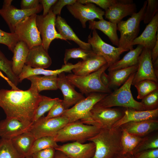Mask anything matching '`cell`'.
Instances as JSON below:
<instances>
[{
	"label": "cell",
	"mask_w": 158,
	"mask_h": 158,
	"mask_svg": "<svg viewBox=\"0 0 158 158\" xmlns=\"http://www.w3.org/2000/svg\"><path fill=\"white\" fill-rule=\"evenodd\" d=\"M42 95L30 87L26 90H0V107L7 117L32 122L36 109Z\"/></svg>",
	"instance_id": "6da1fadb"
},
{
	"label": "cell",
	"mask_w": 158,
	"mask_h": 158,
	"mask_svg": "<svg viewBox=\"0 0 158 158\" xmlns=\"http://www.w3.org/2000/svg\"><path fill=\"white\" fill-rule=\"evenodd\" d=\"M122 132L120 127L101 128L97 134L88 139L95 145V153L92 158H115L121 153Z\"/></svg>",
	"instance_id": "7a4b0ae2"
},
{
	"label": "cell",
	"mask_w": 158,
	"mask_h": 158,
	"mask_svg": "<svg viewBox=\"0 0 158 158\" xmlns=\"http://www.w3.org/2000/svg\"><path fill=\"white\" fill-rule=\"evenodd\" d=\"M135 73L132 74L120 88L108 94L94 106L104 108L119 107L138 111L145 110L141 102L134 99L131 92V86Z\"/></svg>",
	"instance_id": "3957f363"
},
{
	"label": "cell",
	"mask_w": 158,
	"mask_h": 158,
	"mask_svg": "<svg viewBox=\"0 0 158 158\" xmlns=\"http://www.w3.org/2000/svg\"><path fill=\"white\" fill-rule=\"evenodd\" d=\"M147 4L144 1L142 7L125 21L122 20L117 24V30L120 33L119 47L130 51L133 49L132 44L138 37L140 31V24L143 20Z\"/></svg>",
	"instance_id": "277c9868"
},
{
	"label": "cell",
	"mask_w": 158,
	"mask_h": 158,
	"mask_svg": "<svg viewBox=\"0 0 158 158\" xmlns=\"http://www.w3.org/2000/svg\"><path fill=\"white\" fill-rule=\"evenodd\" d=\"M101 129L78 120L67 124L58 132L54 140L56 142L74 141L83 143L96 135Z\"/></svg>",
	"instance_id": "5b68a950"
},
{
	"label": "cell",
	"mask_w": 158,
	"mask_h": 158,
	"mask_svg": "<svg viewBox=\"0 0 158 158\" xmlns=\"http://www.w3.org/2000/svg\"><path fill=\"white\" fill-rule=\"evenodd\" d=\"M109 66L107 63L90 74L79 76L70 73L66 75V77L73 85L77 87L83 93L88 95L92 92L109 94L112 92L110 88L104 85L100 79L101 74Z\"/></svg>",
	"instance_id": "8992f818"
},
{
	"label": "cell",
	"mask_w": 158,
	"mask_h": 158,
	"mask_svg": "<svg viewBox=\"0 0 158 158\" xmlns=\"http://www.w3.org/2000/svg\"><path fill=\"white\" fill-rule=\"evenodd\" d=\"M125 110L119 108H104L94 106L89 116L80 121L83 123L101 128L110 129L123 116Z\"/></svg>",
	"instance_id": "52a82bcc"
},
{
	"label": "cell",
	"mask_w": 158,
	"mask_h": 158,
	"mask_svg": "<svg viewBox=\"0 0 158 158\" xmlns=\"http://www.w3.org/2000/svg\"><path fill=\"white\" fill-rule=\"evenodd\" d=\"M37 14L28 17L16 24L14 33L19 41L26 44L29 49L42 44L40 33L36 25Z\"/></svg>",
	"instance_id": "ba28073f"
},
{
	"label": "cell",
	"mask_w": 158,
	"mask_h": 158,
	"mask_svg": "<svg viewBox=\"0 0 158 158\" xmlns=\"http://www.w3.org/2000/svg\"><path fill=\"white\" fill-rule=\"evenodd\" d=\"M108 94L92 92L72 107L65 110L61 116L66 117L71 123L87 118L94 106Z\"/></svg>",
	"instance_id": "9c48e42d"
},
{
	"label": "cell",
	"mask_w": 158,
	"mask_h": 158,
	"mask_svg": "<svg viewBox=\"0 0 158 158\" xmlns=\"http://www.w3.org/2000/svg\"><path fill=\"white\" fill-rule=\"evenodd\" d=\"M87 43L90 44L92 50L95 54L103 57L105 59L109 66L119 60L121 55L127 51L105 42L95 30H92V36L91 34L88 36Z\"/></svg>",
	"instance_id": "30bf717a"
},
{
	"label": "cell",
	"mask_w": 158,
	"mask_h": 158,
	"mask_svg": "<svg viewBox=\"0 0 158 158\" xmlns=\"http://www.w3.org/2000/svg\"><path fill=\"white\" fill-rule=\"evenodd\" d=\"M68 123V119L63 116L48 118L42 116L33 123L30 131L36 139L44 137H54Z\"/></svg>",
	"instance_id": "8fae6325"
},
{
	"label": "cell",
	"mask_w": 158,
	"mask_h": 158,
	"mask_svg": "<svg viewBox=\"0 0 158 158\" xmlns=\"http://www.w3.org/2000/svg\"><path fill=\"white\" fill-rule=\"evenodd\" d=\"M56 17L51 9L45 16L42 15H37L36 23L40 33L42 45L48 51L51 42L55 39L63 40L58 32L55 25Z\"/></svg>",
	"instance_id": "7c38bea8"
},
{
	"label": "cell",
	"mask_w": 158,
	"mask_h": 158,
	"mask_svg": "<svg viewBox=\"0 0 158 158\" xmlns=\"http://www.w3.org/2000/svg\"><path fill=\"white\" fill-rule=\"evenodd\" d=\"M13 0H5L0 9V15L8 25L11 32L14 33L16 25L26 18L37 14L43 9L41 5L38 7L29 10L18 9L11 5Z\"/></svg>",
	"instance_id": "4fadbf2b"
},
{
	"label": "cell",
	"mask_w": 158,
	"mask_h": 158,
	"mask_svg": "<svg viewBox=\"0 0 158 158\" xmlns=\"http://www.w3.org/2000/svg\"><path fill=\"white\" fill-rule=\"evenodd\" d=\"M71 13L80 21L82 27H86V23L88 21L94 20L97 18L99 20L103 19L105 11L95 4L87 3L83 5L77 1L73 4L66 6Z\"/></svg>",
	"instance_id": "5bb4252c"
},
{
	"label": "cell",
	"mask_w": 158,
	"mask_h": 158,
	"mask_svg": "<svg viewBox=\"0 0 158 158\" xmlns=\"http://www.w3.org/2000/svg\"><path fill=\"white\" fill-rule=\"evenodd\" d=\"M151 50L143 48L138 59V69L135 73L132 85L144 80L158 83V78L153 68L151 56Z\"/></svg>",
	"instance_id": "9a60e30c"
},
{
	"label": "cell",
	"mask_w": 158,
	"mask_h": 158,
	"mask_svg": "<svg viewBox=\"0 0 158 158\" xmlns=\"http://www.w3.org/2000/svg\"><path fill=\"white\" fill-rule=\"evenodd\" d=\"M32 123L15 118L6 117L0 121V137L11 140L24 133L30 131Z\"/></svg>",
	"instance_id": "2e32d148"
},
{
	"label": "cell",
	"mask_w": 158,
	"mask_h": 158,
	"mask_svg": "<svg viewBox=\"0 0 158 158\" xmlns=\"http://www.w3.org/2000/svg\"><path fill=\"white\" fill-rule=\"evenodd\" d=\"M136 12V5L133 0H117L105 11L104 15L109 21L117 24L124 18Z\"/></svg>",
	"instance_id": "e0dca14e"
},
{
	"label": "cell",
	"mask_w": 158,
	"mask_h": 158,
	"mask_svg": "<svg viewBox=\"0 0 158 158\" xmlns=\"http://www.w3.org/2000/svg\"><path fill=\"white\" fill-rule=\"evenodd\" d=\"M95 149V145L93 142L83 144L77 141L58 145L55 148L69 158H92L94 154Z\"/></svg>",
	"instance_id": "ac0fdd59"
},
{
	"label": "cell",
	"mask_w": 158,
	"mask_h": 158,
	"mask_svg": "<svg viewBox=\"0 0 158 158\" xmlns=\"http://www.w3.org/2000/svg\"><path fill=\"white\" fill-rule=\"evenodd\" d=\"M58 87L61 91L63 96L62 103L65 110L75 105L85 97L77 92L73 85L68 80L65 72L58 75Z\"/></svg>",
	"instance_id": "d6986e66"
},
{
	"label": "cell",
	"mask_w": 158,
	"mask_h": 158,
	"mask_svg": "<svg viewBox=\"0 0 158 158\" xmlns=\"http://www.w3.org/2000/svg\"><path fill=\"white\" fill-rule=\"evenodd\" d=\"M158 12L146 26L142 34L133 41L132 44L140 45L152 50L158 41Z\"/></svg>",
	"instance_id": "ffe728a7"
},
{
	"label": "cell",
	"mask_w": 158,
	"mask_h": 158,
	"mask_svg": "<svg viewBox=\"0 0 158 158\" xmlns=\"http://www.w3.org/2000/svg\"><path fill=\"white\" fill-rule=\"evenodd\" d=\"M120 127L131 134L141 137L158 130V120L157 119L129 122Z\"/></svg>",
	"instance_id": "44dd1931"
},
{
	"label": "cell",
	"mask_w": 158,
	"mask_h": 158,
	"mask_svg": "<svg viewBox=\"0 0 158 158\" xmlns=\"http://www.w3.org/2000/svg\"><path fill=\"white\" fill-rule=\"evenodd\" d=\"M51 63L48 51L42 44L29 49L25 65L34 68L45 69L49 67Z\"/></svg>",
	"instance_id": "7402d4cb"
},
{
	"label": "cell",
	"mask_w": 158,
	"mask_h": 158,
	"mask_svg": "<svg viewBox=\"0 0 158 158\" xmlns=\"http://www.w3.org/2000/svg\"><path fill=\"white\" fill-rule=\"evenodd\" d=\"M79 63L75 64L68 63L62 65L61 68L54 70L45 69L41 68H34L25 65L21 73L18 76L19 83L24 79L33 75H57L62 72L71 73L72 70L78 67Z\"/></svg>",
	"instance_id": "603a6c76"
},
{
	"label": "cell",
	"mask_w": 158,
	"mask_h": 158,
	"mask_svg": "<svg viewBox=\"0 0 158 158\" xmlns=\"http://www.w3.org/2000/svg\"><path fill=\"white\" fill-rule=\"evenodd\" d=\"M158 117V108L153 110L143 111L126 109L123 117L114 124L112 128L120 127L129 122L157 119Z\"/></svg>",
	"instance_id": "cb8c5ba5"
},
{
	"label": "cell",
	"mask_w": 158,
	"mask_h": 158,
	"mask_svg": "<svg viewBox=\"0 0 158 158\" xmlns=\"http://www.w3.org/2000/svg\"><path fill=\"white\" fill-rule=\"evenodd\" d=\"M55 25L58 32L63 38L64 40L73 41L83 49L87 50H92L90 44L81 40L65 20L60 16H58L56 18Z\"/></svg>",
	"instance_id": "d4e9b609"
},
{
	"label": "cell",
	"mask_w": 158,
	"mask_h": 158,
	"mask_svg": "<svg viewBox=\"0 0 158 158\" xmlns=\"http://www.w3.org/2000/svg\"><path fill=\"white\" fill-rule=\"evenodd\" d=\"M107 63L103 57L95 54L87 59L80 61V64L72 71L75 75H85L96 71Z\"/></svg>",
	"instance_id": "484cf974"
},
{
	"label": "cell",
	"mask_w": 158,
	"mask_h": 158,
	"mask_svg": "<svg viewBox=\"0 0 158 158\" xmlns=\"http://www.w3.org/2000/svg\"><path fill=\"white\" fill-rule=\"evenodd\" d=\"M29 49L26 44L21 41L17 43L14 49L12 61V70L18 77L25 65Z\"/></svg>",
	"instance_id": "4316f807"
},
{
	"label": "cell",
	"mask_w": 158,
	"mask_h": 158,
	"mask_svg": "<svg viewBox=\"0 0 158 158\" xmlns=\"http://www.w3.org/2000/svg\"><path fill=\"white\" fill-rule=\"evenodd\" d=\"M89 29H98L106 35L113 44L118 47L119 39L117 34V24L104 19L98 21H89Z\"/></svg>",
	"instance_id": "83f0119b"
},
{
	"label": "cell",
	"mask_w": 158,
	"mask_h": 158,
	"mask_svg": "<svg viewBox=\"0 0 158 158\" xmlns=\"http://www.w3.org/2000/svg\"><path fill=\"white\" fill-rule=\"evenodd\" d=\"M31 83L30 87L38 93L43 90H56L58 89L57 75H33L26 78Z\"/></svg>",
	"instance_id": "f1b7e54d"
},
{
	"label": "cell",
	"mask_w": 158,
	"mask_h": 158,
	"mask_svg": "<svg viewBox=\"0 0 158 158\" xmlns=\"http://www.w3.org/2000/svg\"><path fill=\"white\" fill-rule=\"evenodd\" d=\"M36 139L30 131L23 133L11 139L15 148L25 158L28 157Z\"/></svg>",
	"instance_id": "f546056e"
},
{
	"label": "cell",
	"mask_w": 158,
	"mask_h": 158,
	"mask_svg": "<svg viewBox=\"0 0 158 158\" xmlns=\"http://www.w3.org/2000/svg\"><path fill=\"white\" fill-rule=\"evenodd\" d=\"M140 45H138L135 49L130 50L121 60L109 66V71L127 68L138 64L139 57L143 49Z\"/></svg>",
	"instance_id": "4dcf8cb0"
},
{
	"label": "cell",
	"mask_w": 158,
	"mask_h": 158,
	"mask_svg": "<svg viewBox=\"0 0 158 158\" xmlns=\"http://www.w3.org/2000/svg\"><path fill=\"white\" fill-rule=\"evenodd\" d=\"M138 64L130 67L109 71L108 74L109 79V87L120 86L127 80L130 75L137 71Z\"/></svg>",
	"instance_id": "1f68e13d"
},
{
	"label": "cell",
	"mask_w": 158,
	"mask_h": 158,
	"mask_svg": "<svg viewBox=\"0 0 158 158\" xmlns=\"http://www.w3.org/2000/svg\"><path fill=\"white\" fill-rule=\"evenodd\" d=\"M142 138H143L131 134L122 129L121 137L122 149L121 153L123 154H129L132 155L133 151Z\"/></svg>",
	"instance_id": "d6a6232c"
},
{
	"label": "cell",
	"mask_w": 158,
	"mask_h": 158,
	"mask_svg": "<svg viewBox=\"0 0 158 158\" xmlns=\"http://www.w3.org/2000/svg\"><path fill=\"white\" fill-rule=\"evenodd\" d=\"M0 158H25L15 148L11 139H0Z\"/></svg>",
	"instance_id": "836d02e7"
},
{
	"label": "cell",
	"mask_w": 158,
	"mask_h": 158,
	"mask_svg": "<svg viewBox=\"0 0 158 158\" xmlns=\"http://www.w3.org/2000/svg\"><path fill=\"white\" fill-rule=\"evenodd\" d=\"M158 149V133L149 134L143 138L142 140L133 151L132 155L142 151Z\"/></svg>",
	"instance_id": "e575fe53"
},
{
	"label": "cell",
	"mask_w": 158,
	"mask_h": 158,
	"mask_svg": "<svg viewBox=\"0 0 158 158\" xmlns=\"http://www.w3.org/2000/svg\"><path fill=\"white\" fill-rule=\"evenodd\" d=\"M12 67V61L8 60L0 50V70L6 74L10 82L16 87L19 83L18 77L13 73Z\"/></svg>",
	"instance_id": "d590c367"
},
{
	"label": "cell",
	"mask_w": 158,
	"mask_h": 158,
	"mask_svg": "<svg viewBox=\"0 0 158 158\" xmlns=\"http://www.w3.org/2000/svg\"><path fill=\"white\" fill-rule=\"evenodd\" d=\"M59 99L58 98H51L42 95V99L36 109L33 123L42 117L46 112L49 111L53 105Z\"/></svg>",
	"instance_id": "8d00e7d4"
},
{
	"label": "cell",
	"mask_w": 158,
	"mask_h": 158,
	"mask_svg": "<svg viewBox=\"0 0 158 158\" xmlns=\"http://www.w3.org/2000/svg\"><path fill=\"white\" fill-rule=\"evenodd\" d=\"M138 91L137 98L142 99L152 92L158 89V83L150 80H144L134 85Z\"/></svg>",
	"instance_id": "74e56055"
},
{
	"label": "cell",
	"mask_w": 158,
	"mask_h": 158,
	"mask_svg": "<svg viewBox=\"0 0 158 158\" xmlns=\"http://www.w3.org/2000/svg\"><path fill=\"white\" fill-rule=\"evenodd\" d=\"M95 53L92 50H87L80 47L66 49L63 59L64 64L71 59L80 58L85 60L90 58Z\"/></svg>",
	"instance_id": "f35d334b"
},
{
	"label": "cell",
	"mask_w": 158,
	"mask_h": 158,
	"mask_svg": "<svg viewBox=\"0 0 158 158\" xmlns=\"http://www.w3.org/2000/svg\"><path fill=\"white\" fill-rule=\"evenodd\" d=\"M58 146L53 137H44L36 139L30 152L29 157L32 154L41 150L50 147L55 149Z\"/></svg>",
	"instance_id": "ab89813d"
},
{
	"label": "cell",
	"mask_w": 158,
	"mask_h": 158,
	"mask_svg": "<svg viewBox=\"0 0 158 158\" xmlns=\"http://www.w3.org/2000/svg\"><path fill=\"white\" fill-rule=\"evenodd\" d=\"M19 41L14 33L7 32L0 29V44L6 46L12 52L16 44Z\"/></svg>",
	"instance_id": "60d3db41"
},
{
	"label": "cell",
	"mask_w": 158,
	"mask_h": 158,
	"mask_svg": "<svg viewBox=\"0 0 158 158\" xmlns=\"http://www.w3.org/2000/svg\"><path fill=\"white\" fill-rule=\"evenodd\" d=\"M141 103L145 110L158 108V89L148 95L142 99Z\"/></svg>",
	"instance_id": "b9f144b4"
},
{
	"label": "cell",
	"mask_w": 158,
	"mask_h": 158,
	"mask_svg": "<svg viewBox=\"0 0 158 158\" xmlns=\"http://www.w3.org/2000/svg\"><path fill=\"white\" fill-rule=\"evenodd\" d=\"M147 7L143 20L145 24L148 23L158 11V0H147Z\"/></svg>",
	"instance_id": "7bdbcfd3"
},
{
	"label": "cell",
	"mask_w": 158,
	"mask_h": 158,
	"mask_svg": "<svg viewBox=\"0 0 158 158\" xmlns=\"http://www.w3.org/2000/svg\"><path fill=\"white\" fill-rule=\"evenodd\" d=\"M65 110L62 100L59 99L53 105L45 117L48 118L61 116Z\"/></svg>",
	"instance_id": "ee69618b"
},
{
	"label": "cell",
	"mask_w": 158,
	"mask_h": 158,
	"mask_svg": "<svg viewBox=\"0 0 158 158\" xmlns=\"http://www.w3.org/2000/svg\"><path fill=\"white\" fill-rule=\"evenodd\" d=\"M117 0H78L77 1L82 4L92 3L96 4L100 7L107 10L117 1Z\"/></svg>",
	"instance_id": "f6af8a7d"
},
{
	"label": "cell",
	"mask_w": 158,
	"mask_h": 158,
	"mask_svg": "<svg viewBox=\"0 0 158 158\" xmlns=\"http://www.w3.org/2000/svg\"><path fill=\"white\" fill-rule=\"evenodd\" d=\"M56 150L52 147L47 148L32 154L31 158H54Z\"/></svg>",
	"instance_id": "bcb514c9"
},
{
	"label": "cell",
	"mask_w": 158,
	"mask_h": 158,
	"mask_svg": "<svg viewBox=\"0 0 158 158\" xmlns=\"http://www.w3.org/2000/svg\"><path fill=\"white\" fill-rule=\"evenodd\" d=\"M76 1V0H58L51 9L55 15L60 16L61 10L64 6L72 5Z\"/></svg>",
	"instance_id": "7dc6e473"
},
{
	"label": "cell",
	"mask_w": 158,
	"mask_h": 158,
	"mask_svg": "<svg viewBox=\"0 0 158 158\" xmlns=\"http://www.w3.org/2000/svg\"><path fill=\"white\" fill-rule=\"evenodd\" d=\"M133 158H158V149L141 151L133 156Z\"/></svg>",
	"instance_id": "c3c4849f"
},
{
	"label": "cell",
	"mask_w": 158,
	"mask_h": 158,
	"mask_svg": "<svg viewBox=\"0 0 158 158\" xmlns=\"http://www.w3.org/2000/svg\"><path fill=\"white\" fill-rule=\"evenodd\" d=\"M41 5L39 0H22L20 3L21 9L24 10L33 9Z\"/></svg>",
	"instance_id": "681fc988"
},
{
	"label": "cell",
	"mask_w": 158,
	"mask_h": 158,
	"mask_svg": "<svg viewBox=\"0 0 158 158\" xmlns=\"http://www.w3.org/2000/svg\"><path fill=\"white\" fill-rule=\"evenodd\" d=\"M57 0H40V3L42 4L43 10L42 15H47L51 7L57 2Z\"/></svg>",
	"instance_id": "f907efd6"
},
{
	"label": "cell",
	"mask_w": 158,
	"mask_h": 158,
	"mask_svg": "<svg viewBox=\"0 0 158 158\" xmlns=\"http://www.w3.org/2000/svg\"><path fill=\"white\" fill-rule=\"evenodd\" d=\"M151 56L152 63L158 59V41L153 49L151 50Z\"/></svg>",
	"instance_id": "816d5d0a"
},
{
	"label": "cell",
	"mask_w": 158,
	"mask_h": 158,
	"mask_svg": "<svg viewBox=\"0 0 158 158\" xmlns=\"http://www.w3.org/2000/svg\"><path fill=\"white\" fill-rule=\"evenodd\" d=\"M105 71L103 72L101 74L100 79L102 83L104 85L109 87V76L108 75L106 74Z\"/></svg>",
	"instance_id": "f5cc1de1"
},
{
	"label": "cell",
	"mask_w": 158,
	"mask_h": 158,
	"mask_svg": "<svg viewBox=\"0 0 158 158\" xmlns=\"http://www.w3.org/2000/svg\"><path fill=\"white\" fill-rule=\"evenodd\" d=\"M54 158H69L63 153L59 151L56 150Z\"/></svg>",
	"instance_id": "db71d44e"
},
{
	"label": "cell",
	"mask_w": 158,
	"mask_h": 158,
	"mask_svg": "<svg viewBox=\"0 0 158 158\" xmlns=\"http://www.w3.org/2000/svg\"><path fill=\"white\" fill-rule=\"evenodd\" d=\"M152 65L155 74L158 78V59L152 63Z\"/></svg>",
	"instance_id": "11a10c76"
},
{
	"label": "cell",
	"mask_w": 158,
	"mask_h": 158,
	"mask_svg": "<svg viewBox=\"0 0 158 158\" xmlns=\"http://www.w3.org/2000/svg\"><path fill=\"white\" fill-rule=\"evenodd\" d=\"M115 158H133V155L130 154H123L121 153Z\"/></svg>",
	"instance_id": "9f6ffc18"
},
{
	"label": "cell",
	"mask_w": 158,
	"mask_h": 158,
	"mask_svg": "<svg viewBox=\"0 0 158 158\" xmlns=\"http://www.w3.org/2000/svg\"><path fill=\"white\" fill-rule=\"evenodd\" d=\"M27 158H31V156Z\"/></svg>",
	"instance_id": "6f0895ef"
}]
</instances>
